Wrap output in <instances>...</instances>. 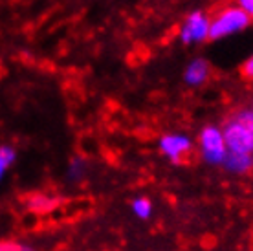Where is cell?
<instances>
[{
	"instance_id": "7",
	"label": "cell",
	"mask_w": 253,
	"mask_h": 251,
	"mask_svg": "<svg viewBox=\"0 0 253 251\" xmlns=\"http://www.w3.org/2000/svg\"><path fill=\"white\" fill-rule=\"evenodd\" d=\"M224 167L229 172H237V174H244L248 170L253 169V158L252 154H244V152H229L224 158Z\"/></svg>"
},
{
	"instance_id": "5",
	"label": "cell",
	"mask_w": 253,
	"mask_h": 251,
	"mask_svg": "<svg viewBox=\"0 0 253 251\" xmlns=\"http://www.w3.org/2000/svg\"><path fill=\"white\" fill-rule=\"evenodd\" d=\"M158 145L162 154L169 158L172 164H180L193 151V141L185 134H165L160 138Z\"/></svg>"
},
{
	"instance_id": "9",
	"label": "cell",
	"mask_w": 253,
	"mask_h": 251,
	"mask_svg": "<svg viewBox=\"0 0 253 251\" xmlns=\"http://www.w3.org/2000/svg\"><path fill=\"white\" fill-rule=\"evenodd\" d=\"M15 158H17V152L13 147H7V145H2L0 147V182L4 180V176L7 174V170L15 164Z\"/></svg>"
},
{
	"instance_id": "1",
	"label": "cell",
	"mask_w": 253,
	"mask_h": 251,
	"mask_svg": "<svg viewBox=\"0 0 253 251\" xmlns=\"http://www.w3.org/2000/svg\"><path fill=\"white\" fill-rule=\"evenodd\" d=\"M250 24H252V17L237 4H231V6L222 7L220 11L211 19V22H209V39H213V41L226 39L229 35L244 32Z\"/></svg>"
},
{
	"instance_id": "12",
	"label": "cell",
	"mask_w": 253,
	"mask_h": 251,
	"mask_svg": "<svg viewBox=\"0 0 253 251\" xmlns=\"http://www.w3.org/2000/svg\"><path fill=\"white\" fill-rule=\"evenodd\" d=\"M233 116L239 121H242V123H244V125H246L248 128L253 132V110H252V108H246V110H239V112L233 114Z\"/></svg>"
},
{
	"instance_id": "17",
	"label": "cell",
	"mask_w": 253,
	"mask_h": 251,
	"mask_svg": "<svg viewBox=\"0 0 253 251\" xmlns=\"http://www.w3.org/2000/svg\"><path fill=\"white\" fill-rule=\"evenodd\" d=\"M252 158H253V154H252Z\"/></svg>"
},
{
	"instance_id": "11",
	"label": "cell",
	"mask_w": 253,
	"mask_h": 251,
	"mask_svg": "<svg viewBox=\"0 0 253 251\" xmlns=\"http://www.w3.org/2000/svg\"><path fill=\"white\" fill-rule=\"evenodd\" d=\"M84 170H86L84 160H81V158H74V160H72V164H70V167H68V180H72V182L81 180L83 174H84Z\"/></svg>"
},
{
	"instance_id": "2",
	"label": "cell",
	"mask_w": 253,
	"mask_h": 251,
	"mask_svg": "<svg viewBox=\"0 0 253 251\" xmlns=\"http://www.w3.org/2000/svg\"><path fill=\"white\" fill-rule=\"evenodd\" d=\"M198 151L204 162L209 165H222L224 158L228 154V147H226V139H224V132L220 126L208 125L204 126L200 136H198Z\"/></svg>"
},
{
	"instance_id": "14",
	"label": "cell",
	"mask_w": 253,
	"mask_h": 251,
	"mask_svg": "<svg viewBox=\"0 0 253 251\" xmlns=\"http://www.w3.org/2000/svg\"><path fill=\"white\" fill-rule=\"evenodd\" d=\"M235 4L241 7V9H244L253 20V0H235Z\"/></svg>"
},
{
	"instance_id": "3",
	"label": "cell",
	"mask_w": 253,
	"mask_h": 251,
	"mask_svg": "<svg viewBox=\"0 0 253 251\" xmlns=\"http://www.w3.org/2000/svg\"><path fill=\"white\" fill-rule=\"evenodd\" d=\"M224 139L229 152H244L253 154V132L248 128L242 121H239L235 116H231L224 123Z\"/></svg>"
},
{
	"instance_id": "15",
	"label": "cell",
	"mask_w": 253,
	"mask_h": 251,
	"mask_svg": "<svg viewBox=\"0 0 253 251\" xmlns=\"http://www.w3.org/2000/svg\"><path fill=\"white\" fill-rule=\"evenodd\" d=\"M24 250V246L17 244V242H0V251H20Z\"/></svg>"
},
{
	"instance_id": "6",
	"label": "cell",
	"mask_w": 253,
	"mask_h": 251,
	"mask_svg": "<svg viewBox=\"0 0 253 251\" xmlns=\"http://www.w3.org/2000/svg\"><path fill=\"white\" fill-rule=\"evenodd\" d=\"M211 76V66L206 59H195L187 64L184 72V81L189 86H202Z\"/></svg>"
},
{
	"instance_id": "4",
	"label": "cell",
	"mask_w": 253,
	"mask_h": 251,
	"mask_svg": "<svg viewBox=\"0 0 253 251\" xmlns=\"http://www.w3.org/2000/svg\"><path fill=\"white\" fill-rule=\"evenodd\" d=\"M209 19L204 11H193L180 28V41L184 44L204 42L209 39Z\"/></svg>"
},
{
	"instance_id": "8",
	"label": "cell",
	"mask_w": 253,
	"mask_h": 251,
	"mask_svg": "<svg viewBox=\"0 0 253 251\" xmlns=\"http://www.w3.org/2000/svg\"><path fill=\"white\" fill-rule=\"evenodd\" d=\"M26 206H28V209H30L32 213L44 214V213H50L51 209L57 206V200H55L53 196L42 195V193H35V195L28 196Z\"/></svg>"
},
{
	"instance_id": "10",
	"label": "cell",
	"mask_w": 253,
	"mask_h": 251,
	"mask_svg": "<svg viewBox=\"0 0 253 251\" xmlns=\"http://www.w3.org/2000/svg\"><path fill=\"white\" fill-rule=\"evenodd\" d=\"M132 213L141 220H147L151 218L152 214V202L145 196H141V198H136L132 202Z\"/></svg>"
},
{
	"instance_id": "13",
	"label": "cell",
	"mask_w": 253,
	"mask_h": 251,
	"mask_svg": "<svg viewBox=\"0 0 253 251\" xmlns=\"http://www.w3.org/2000/svg\"><path fill=\"white\" fill-rule=\"evenodd\" d=\"M241 76L244 77V79H248V81H253V55L248 59L246 63L242 64Z\"/></svg>"
},
{
	"instance_id": "16",
	"label": "cell",
	"mask_w": 253,
	"mask_h": 251,
	"mask_svg": "<svg viewBox=\"0 0 253 251\" xmlns=\"http://www.w3.org/2000/svg\"><path fill=\"white\" fill-rule=\"evenodd\" d=\"M252 110H253V101H252Z\"/></svg>"
}]
</instances>
